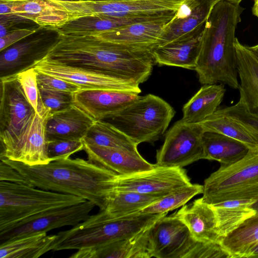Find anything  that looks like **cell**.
<instances>
[{"mask_svg":"<svg viewBox=\"0 0 258 258\" xmlns=\"http://www.w3.org/2000/svg\"><path fill=\"white\" fill-rule=\"evenodd\" d=\"M44 57L139 85L148 79L155 64L151 50L112 43L93 33L58 34Z\"/></svg>","mask_w":258,"mask_h":258,"instance_id":"cell-1","label":"cell"},{"mask_svg":"<svg viewBox=\"0 0 258 258\" xmlns=\"http://www.w3.org/2000/svg\"><path fill=\"white\" fill-rule=\"evenodd\" d=\"M0 159L18 171L28 185L81 197L94 204L100 211L105 209L115 180L119 175L80 158L69 157L35 166L6 158Z\"/></svg>","mask_w":258,"mask_h":258,"instance_id":"cell-2","label":"cell"},{"mask_svg":"<svg viewBox=\"0 0 258 258\" xmlns=\"http://www.w3.org/2000/svg\"><path fill=\"white\" fill-rule=\"evenodd\" d=\"M244 9L239 4L219 0L205 25L195 69L203 85L220 83L237 89L235 30Z\"/></svg>","mask_w":258,"mask_h":258,"instance_id":"cell-3","label":"cell"},{"mask_svg":"<svg viewBox=\"0 0 258 258\" xmlns=\"http://www.w3.org/2000/svg\"><path fill=\"white\" fill-rule=\"evenodd\" d=\"M140 212L114 217L105 210L58 232L52 245L53 251L96 248L131 237L151 226L167 215Z\"/></svg>","mask_w":258,"mask_h":258,"instance_id":"cell-4","label":"cell"},{"mask_svg":"<svg viewBox=\"0 0 258 258\" xmlns=\"http://www.w3.org/2000/svg\"><path fill=\"white\" fill-rule=\"evenodd\" d=\"M0 79V158L17 161L36 112L16 75Z\"/></svg>","mask_w":258,"mask_h":258,"instance_id":"cell-5","label":"cell"},{"mask_svg":"<svg viewBox=\"0 0 258 258\" xmlns=\"http://www.w3.org/2000/svg\"><path fill=\"white\" fill-rule=\"evenodd\" d=\"M175 111L161 97L140 96L130 105L103 120L120 131L137 145L153 143L165 132Z\"/></svg>","mask_w":258,"mask_h":258,"instance_id":"cell-6","label":"cell"},{"mask_svg":"<svg viewBox=\"0 0 258 258\" xmlns=\"http://www.w3.org/2000/svg\"><path fill=\"white\" fill-rule=\"evenodd\" d=\"M85 201L74 195L1 181L0 229L41 212Z\"/></svg>","mask_w":258,"mask_h":258,"instance_id":"cell-7","label":"cell"},{"mask_svg":"<svg viewBox=\"0 0 258 258\" xmlns=\"http://www.w3.org/2000/svg\"><path fill=\"white\" fill-rule=\"evenodd\" d=\"M149 248L157 258H229L219 243L196 240L187 226L173 214L157 220L150 228Z\"/></svg>","mask_w":258,"mask_h":258,"instance_id":"cell-8","label":"cell"},{"mask_svg":"<svg viewBox=\"0 0 258 258\" xmlns=\"http://www.w3.org/2000/svg\"><path fill=\"white\" fill-rule=\"evenodd\" d=\"M202 200L209 205L258 198V150H250L239 161L221 165L204 181Z\"/></svg>","mask_w":258,"mask_h":258,"instance_id":"cell-9","label":"cell"},{"mask_svg":"<svg viewBox=\"0 0 258 258\" xmlns=\"http://www.w3.org/2000/svg\"><path fill=\"white\" fill-rule=\"evenodd\" d=\"M184 1H76L57 2L67 11L70 20L91 15L117 17L164 16L176 13Z\"/></svg>","mask_w":258,"mask_h":258,"instance_id":"cell-10","label":"cell"},{"mask_svg":"<svg viewBox=\"0 0 258 258\" xmlns=\"http://www.w3.org/2000/svg\"><path fill=\"white\" fill-rule=\"evenodd\" d=\"M204 132L199 123H188L181 119L175 122L157 151L156 166L183 168L204 159Z\"/></svg>","mask_w":258,"mask_h":258,"instance_id":"cell-11","label":"cell"},{"mask_svg":"<svg viewBox=\"0 0 258 258\" xmlns=\"http://www.w3.org/2000/svg\"><path fill=\"white\" fill-rule=\"evenodd\" d=\"M95 206L89 201L47 210L0 229V244L30 233L75 226L87 219Z\"/></svg>","mask_w":258,"mask_h":258,"instance_id":"cell-12","label":"cell"},{"mask_svg":"<svg viewBox=\"0 0 258 258\" xmlns=\"http://www.w3.org/2000/svg\"><path fill=\"white\" fill-rule=\"evenodd\" d=\"M32 68L37 72L62 79L78 86L81 90H112L136 92L139 84L121 80L82 67L70 66L49 58L36 61Z\"/></svg>","mask_w":258,"mask_h":258,"instance_id":"cell-13","label":"cell"},{"mask_svg":"<svg viewBox=\"0 0 258 258\" xmlns=\"http://www.w3.org/2000/svg\"><path fill=\"white\" fill-rule=\"evenodd\" d=\"M191 184L183 168L155 165L154 168L149 170L128 175H118L113 190L164 197Z\"/></svg>","mask_w":258,"mask_h":258,"instance_id":"cell-14","label":"cell"},{"mask_svg":"<svg viewBox=\"0 0 258 258\" xmlns=\"http://www.w3.org/2000/svg\"><path fill=\"white\" fill-rule=\"evenodd\" d=\"M175 13L116 29L91 33L104 40L116 44L152 50L158 46L165 27Z\"/></svg>","mask_w":258,"mask_h":258,"instance_id":"cell-15","label":"cell"},{"mask_svg":"<svg viewBox=\"0 0 258 258\" xmlns=\"http://www.w3.org/2000/svg\"><path fill=\"white\" fill-rule=\"evenodd\" d=\"M139 93L112 90H80L74 104L94 120H104L136 100Z\"/></svg>","mask_w":258,"mask_h":258,"instance_id":"cell-16","label":"cell"},{"mask_svg":"<svg viewBox=\"0 0 258 258\" xmlns=\"http://www.w3.org/2000/svg\"><path fill=\"white\" fill-rule=\"evenodd\" d=\"M205 25L152 49L155 64L195 70L200 53Z\"/></svg>","mask_w":258,"mask_h":258,"instance_id":"cell-17","label":"cell"},{"mask_svg":"<svg viewBox=\"0 0 258 258\" xmlns=\"http://www.w3.org/2000/svg\"><path fill=\"white\" fill-rule=\"evenodd\" d=\"M89 161L119 175H128L151 170L155 167L138 151L101 147L83 142Z\"/></svg>","mask_w":258,"mask_h":258,"instance_id":"cell-18","label":"cell"},{"mask_svg":"<svg viewBox=\"0 0 258 258\" xmlns=\"http://www.w3.org/2000/svg\"><path fill=\"white\" fill-rule=\"evenodd\" d=\"M219 0H184L165 27L158 46L164 45L205 24Z\"/></svg>","mask_w":258,"mask_h":258,"instance_id":"cell-19","label":"cell"},{"mask_svg":"<svg viewBox=\"0 0 258 258\" xmlns=\"http://www.w3.org/2000/svg\"><path fill=\"white\" fill-rule=\"evenodd\" d=\"M188 228L192 237L204 243H219L222 239L212 206L199 198L173 214Z\"/></svg>","mask_w":258,"mask_h":258,"instance_id":"cell-20","label":"cell"},{"mask_svg":"<svg viewBox=\"0 0 258 258\" xmlns=\"http://www.w3.org/2000/svg\"><path fill=\"white\" fill-rule=\"evenodd\" d=\"M15 16L53 30L70 20L67 11L54 0H0Z\"/></svg>","mask_w":258,"mask_h":258,"instance_id":"cell-21","label":"cell"},{"mask_svg":"<svg viewBox=\"0 0 258 258\" xmlns=\"http://www.w3.org/2000/svg\"><path fill=\"white\" fill-rule=\"evenodd\" d=\"M95 120L74 104L50 112L46 124L48 141L55 140L81 141Z\"/></svg>","mask_w":258,"mask_h":258,"instance_id":"cell-22","label":"cell"},{"mask_svg":"<svg viewBox=\"0 0 258 258\" xmlns=\"http://www.w3.org/2000/svg\"><path fill=\"white\" fill-rule=\"evenodd\" d=\"M151 226L131 237L116 241L102 246L77 250L76 252L70 255L69 257H152L150 251L149 241V229Z\"/></svg>","mask_w":258,"mask_h":258,"instance_id":"cell-23","label":"cell"},{"mask_svg":"<svg viewBox=\"0 0 258 258\" xmlns=\"http://www.w3.org/2000/svg\"><path fill=\"white\" fill-rule=\"evenodd\" d=\"M52 44L44 45L42 39L35 38L19 41L3 50L0 55L1 78L14 76L32 68L36 61L45 56Z\"/></svg>","mask_w":258,"mask_h":258,"instance_id":"cell-24","label":"cell"},{"mask_svg":"<svg viewBox=\"0 0 258 258\" xmlns=\"http://www.w3.org/2000/svg\"><path fill=\"white\" fill-rule=\"evenodd\" d=\"M235 47L240 80L239 99L249 112L258 114V60L236 37Z\"/></svg>","mask_w":258,"mask_h":258,"instance_id":"cell-25","label":"cell"},{"mask_svg":"<svg viewBox=\"0 0 258 258\" xmlns=\"http://www.w3.org/2000/svg\"><path fill=\"white\" fill-rule=\"evenodd\" d=\"M164 16L117 17L102 15H87L70 19L53 30L58 34L98 33Z\"/></svg>","mask_w":258,"mask_h":258,"instance_id":"cell-26","label":"cell"},{"mask_svg":"<svg viewBox=\"0 0 258 258\" xmlns=\"http://www.w3.org/2000/svg\"><path fill=\"white\" fill-rule=\"evenodd\" d=\"M204 159L229 166L246 156L250 149L243 143L224 135L206 131L203 136Z\"/></svg>","mask_w":258,"mask_h":258,"instance_id":"cell-27","label":"cell"},{"mask_svg":"<svg viewBox=\"0 0 258 258\" xmlns=\"http://www.w3.org/2000/svg\"><path fill=\"white\" fill-rule=\"evenodd\" d=\"M226 89L222 84L204 85L182 108V120L197 123L214 113L220 107Z\"/></svg>","mask_w":258,"mask_h":258,"instance_id":"cell-28","label":"cell"},{"mask_svg":"<svg viewBox=\"0 0 258 258\" xmlns=\"http://www.w3.org/2000/svg\"><path fill=\"white\" fill-rule=\"evenodd\" d=\"M50 110L47 109L41 115L36 113L26 141L17 161L29 166L47 164L51 160L47 156L46 124Z\"/></svg>","mask_w":258,"mask_h":258,"instance_id":"cell-29","label":"cell"},{"mask_svg":"<svg viewBox=\"0 0 258 258\" xmlns=\"http://www.w3.org/2000/svg\"><path fill=\"white\" fill-rule=\"evenodd\" d=\"M55 234L39 232L0 244V258H38L52 250Z\"/></svg>","mask_w":258,"mask_h":258,"instance_id":"cell-30","label":"cell"},{"mask_svg":"<svg viewBox=\"0 0 258 258\" xmlns=\"http://www.w3.org/2000/svg\"><path fill=\"white\" fill-rule=\"evenodd\" d=\"M199 123L205 132L224 135L243 143L252 151L258 150V130L250 124L216 113Z\"/></svg>","mask_w":258,"mask_h":258,"instance_id":"cell-31","label":"cell"},{"mask_svg":"<svg viewBox=\"0 0 258 258\" xmlns=\"http://www.w3.org/2000/svg\"><path fill=\"white\" fill-rule=\"evenodd\" d=\"M255 200H233L211 205L215 212L219 233L223 238L256 212L251 206Z\"/></svg>","mask_w":258,"mask_h":258,"instance_id":"cell-32","label":"cell"},{"mask_svg":"<svg viewBox=\"0 0 258 258\" xmlns=\"http://www.w3.org/2000/svg\"><path fill=\"white\" fill-rule=\"evenodd\" d=\"M220 244L231 258H246L249 251L258 244V212L222 238Z\"/></svg>","mask_w":258,"mask_h":258,"instance_id":"cell-33","label":"cell"},{"mask_svg":"<svg viewBox=\"0 0 258 258\" xmlns=\"http://www.w3.org/2000/svg\"><path fill=\"white\" fill-rule=\"evenodd\" d=\"M162 197L134 191L112 190L104 210L112 217L124 216L139 212Z\"/></svg>","mask_w":258,"mask_h":258,"instance_id":"cell-34","label":"cell"},{"mask_svg":"<svg viewBox=\"0 0 258 258\" xmlns=\"http://www.w3.org/2000/svg\"><path fill=\"white\" fill-rule=\"evenodd\" d=\"M82 141L101 147L138 151V145L112 124L103 120L95 121Z\"/></svg>","mask_w":258,"mask_h":258,"instance_id":"cell-35","label":"cell"},{"mask_svg":"<svg viewBox=\"0 0 258 258\" xmlns=\"http://www.w3.org/2000/svg\"><path fill=\"white\" fill-rule=\"evenodd\" d=\"M203 192V185L192 183L164 196L139 212L150 214H167L169 211L182 207L193 197Z\"/></svg>","mask_w":258,"mask_h":258,"instance_id":"cell-36","label":"cell"},{"mask_svg":"<svg viewBox=\"0 0 258 258\" xmlns=\"http://www.w3.org/2000/svg\"><path fill=\"white\" fill-rule=\"evenodd\" d=\"M43 106L50 112L60 111L74 105V93L39 87Z\"/></svg>","mask_w":258,"mask_h":258,"instance_id":"cell-37","label":"cell"},{"mask_svg":"<svg viewBox=\"0 0 258 258\" xmlns=\"http://www.w3.org/2000/svg\"><path fill=\"white\" fill-rule=\"evenodd\" d=\"M83 149L82 140H55L47 142V156L51 161L69 158Z\"/></svg>","mask_w":258,"mask_h":258,"instance_id":"cell-38","label":"cell"},{"mask_svg":"<svg viewBox=\"0 0 258 258\" xmlns=\"http://www.w3.org/2000/svg\"><path fill=\"white\" fill-rule=\"evenodd\" d=\"M37 74V71L34 68H31L16 75L28 100L36 112L38 111L40 100Z\"/></svg>","mask_w":258,"mask_h":258,"instance_id":"cell-39","label":"cell"},{"mask_svg":"<svg viewBox=\"0 0 258 258\" xmlns=\"http://www.w3.org/2000/svg\"><path fill=\"white\" fill-rule=\"evenodd\" d=\"M215 113L240 120L251 125L258 130V114L249 112L240 99L235 104L219 108Z\"/></svg>","mask_w":258,"mask_h":258,"instance_id":"cell-40","label":"cell"},{"mask_svg":"<svg viewBox=\"0 0 258 258\" xmlns=\"http://www.w3.org/2000/svg\"><path fill=\"white\" fill-rule=\"evenodd\" d=\"M37 80L39 87L72 93L81 90L74 84L39 72H37Z\"/></svg>","mask_w":258,"mask_h":258,"instance_id":"cell-41","label":"cell"},{"mask_svg":"<svg viewBox=\"0 0 258 258\" xmlns=\"http://www.w3.org/2000/svg\"><path fill=\"white\" fill-rule=\"evenodd\" d=\"M36 29L22 28L9 31L5 36L0 37V51L32 35Z\"/></svg>","mask_w":258,"mask_h":258,"instance_id":"cell-42","label":"cell"},{"mask_svg":"<svg viewBox=\"0 0 258 258\" xmlns=\"http://www.w3.org/2000/svg\"><path fill=\"white\" fill-rule=\"evenodd\" d=\"M0 181L28 185L26 179L18 171L2 160L0 162Z\"/></svg>","mask_w":258,"mask_h":258,"instance_id":"cell-43","label":"cell"},{"mask_svg":"<svg viewBox=\"0 0 258 258\" xmlns=\"http://www.w3.org/2000/svg\"><path fill=\"white\" fill-rule=\"evenodd\" d=\"M246 258H258V244L249 251Z\"/></svg>","mask_w":258,"mask_h":258,"instance_id":"cell-44","label":"cell"},{"mask_svg":"<svg viewBox=\"0 0 258 258\" xmlns=\"http://www.w3.org/2000/svg\"><path fill=\"white\" fill-rule=\"evenodd\" d=\"M246 46L258 60V44L252 46Z\"/></svg>","mask_w":258,"mask_h":258,"instance_id":"cell-45","label":"cell"},{"mask_svg":"<svg viewBox=\"0 0 258 258\" xmlns=\"http://www.w3.org/2000/svg\"><path fill=\"white\" fill-rule=\"evenodd\" d=\"M252 14L258 18V0H254L252 8Z\"/></svg>","mask_w":258,"mask_h":258,"instance_id":"cell-46","label":"cell"},{"mask_svg":"<svg viewBox=\"0 0 258 258\" xmlns=\"http://www.w3.org/2000/svg\"><path fill=\"white\" fill-rule=\"evenodd\" d=\"M251 207L256 211V212H258V198L255 200V202L252 205Z\"/></svg>","mask_w":258,"mask_h":258,"instance_id":"cell-47","label":"cell"},{"mask_svg":"<svg viewBox=\"0 0 258 258\" xmlns=\"http://www.w3.org/2000/svg\"><path fill=\"white\" fill-rule=\"evenodd\" d=\"M227 1L228 2L232 3H235V4H239L242 1V0H225Z\"/></svg>","mask_w":258,"mask_h":258,"instance_id":"cell-48","label":"cell"},{"mask_svg":"<svg viewBox=\"0 0 258 258\" xmlns=\"http://www.w3.org/2000/svg\"><path fill=\"white\" fill-rule=\"evenodd\" d=\"M77 1H133V0H77Z\"/></svg>","mask_w":258,"mask_h":258,"instance_id":"cell-49","label":"cell"},{"mask_svg":"<svg viewBox=\"0 0 258 258\" xmlns=\"http://www.w3.org/2000/svg\"><path fill=\"white\" fill-rule=\"evenodd\" d=\"M56 1H61V2H73L76 1L77 0H54Z\"/></svg>","mask_w":258,"mask_h":258,"instance_id":"cell-50","label":"cell"}]
</instances>
